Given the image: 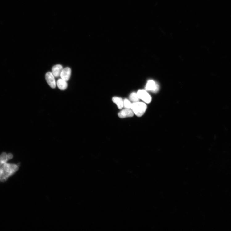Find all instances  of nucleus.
I'll list each match as a JSON object with an SVG mask.
<instances>
[{
  "mask_svg": "<svg viewBox=\"0 0 231 231\" xmlns=\"http://www.w3.org/2000/svg\"><path fill=\"white\" fill-rule=\"evenodd\" d=\"M132 103L128 99H125L123 100L124 107L125 109H130Z\"/></svg>",
  "mask_w": 231,
  "mask_h": 231,
  "instance_id": "obj_13",
  "label": "nucleus"
},
{
  "mask_svg": "<svg viewBox=\"0 0 231 231\" xmlns=\"http://www.w3.org/2000/svg\"><path fill=\"white\" fill-rule=\"evenodd\" d=\"M71 74V69L67 67L63 69L60 75L61 78L64 80L67 81L69 80Z\"/></svg>",
  "mask_w": 231,
  "mask_h": 231,
  "instance_id": "obj_7",
  "label": "nucleus"
},
{
  "mask_svg": "<svg viewBox=\"0 0 231 231\" xmlns=\"http://www.w3.org/2000/svg\"><path fill=\"white\" fill-rule=\"evenodd\" d=\"M46 80L52 89H55L56 86V83L54 76L52 72H49L45 75Z\"/></svg>",
  "mask_w": 231,
  "mask_h": 231,
  "instance_id": "obj_4",
  "label": "nucleus"
},
{
  "mask_svg": "<svg viewBox=\"0 0 231 231\" xmlns=\"http://www.w3.org/2000/svg\"><path fill=\"white\" fill-rule=\"evenodd\" d=\"M18 169V165L7 163L0 166V181L2 182L6 181Z\"/></svg>",
  "mask_w": 231,
  "mask_h": 231,
  "instance_id": "obj_1",
  "label": "nucleus"
},
{
  "mask_svg": "<svg viewBox=\"0 0 231 231\" xmlns=\"http://www.w3.org/2000/svg\"><path fill=\"white\" fill-rule=\"evenodd\" d=\"M63 69V67L61 65H56L52 68V73L55 77H59L60 76L61 72Z\"/></svg>",
  "mask_w": 231,
  "mask_h": 231,
  "instance_id": "obj_8",
  "label": "nucleus"
},
{
  "mask_svg": "<svg viewBox=\"0 0 231 231\" xmlns=\"http://www.w3.org/2000/svg\"><path fill=\"white\" fill-rule=\"evenodd\" d=\"M112 100L117 105L119 109H122L123 107V100L122 98L118 97H114L113 98Z\"/></svg>",
  "mask_w": 231,
  "mask_h": 231,
  "instance_id": "obj_10",
  "label": "nucleus"
},
{
  "mask_svg": "<svg viewBox=\"0 0 231 231\" xmlns=\"http://www.w3.org/2000/svg\"><path fill=\"white\" fill-rule=\"evenodd\" d=\"M139 98L146 103H149L152 101V97L145 90H139L137 93Z\"/></svg>",
  "mask_w": 231,
  "mask_h": 231,
  "instance_id": "obj_3",
  "label": "nucleus"
},
{
  "mask_svg": "<svg viewBox=\"0 0 231 231\" xmlns=\"http://www.w3.org/2000/svg\"><path fill=\"white\" fill-rule=\"evenodd\" d=\"M147 108L145 103L138 101L132 103L131 109L135 115L140 117L144 114Z\"/></svg>",
  "mask_w": 231,
  "mask_h": 231,
  "instance_id": "obj_2",
  "label": "nucleus"
},
{
  "mask_svg": "<svg viewBox=\"0 0 231 231\" xmlns=\"http://www.w3.org/2000/svg\"><path fill=\"white\" fill-rule=\"evenodd\" d=\"M159 89V86L157 84L152 80H149L147 83L146 89V90L153 92H156Z\"/></svg>",
  "mask_w": 231,
  "mask_h": 231,
  "instance_id": "obj_6",
  "label": "nucleus"
},
{
  "mask_svg": "<svg viewBox=\"0 0 231 231\" xmlns=\"http://www.w3.org/2000/svg\"><path fill=\"white\" fill-rule=\"evenodd\" d=\"M129 98L133 103L138 102L140 100L137 93L135 92H133L130 94Z\"/></svg>",
  "mask_w": 231,
  "mask_h": 231,
  "instance_id": "obj_12",
  "label": "nucleus"
},
{
  "mask_svg": "<svg viewBox=\"0 0 231 231\" xmlns=\"http://www.w3.org/2000/svg\"><path fill=\"white\" fill-rule=\"evenodd\" d=\"M7 154L3 153L0 155V166L6 163L9 160Z\"/></svg>",
  "mask_w": 231,
  "mask_h": 231,
  "instance_id": "obj_11",
  "label": "nucleus"
},
{
  "mask_svg": "<svg viewBox=\"0 0 231 231\" xmlns=\"http://www.w3.org/2000/svg\"><path fill=\"white\" fill-rule=\"evenodd\" d=\"M134 113L132 109H125L121 111L118 113V116L121 118L131 117L133 116Z\"/></svg>",
  "mask_w": 231,
  "mask_h": 231,
  "instance_id": "obj_5",
  "label": "nucleus"
},
{
  "mask_svg": "<svg viewBox=\"0 0 231 231\" xmlns=\"http://www.w3.org/2000/svg\"><path fill=\"white\" fill-rule=\"evenodd\" d=\"M57 85L59 89L62 90H64L66 89L68 86L67 81L61 78L58 80Z\"/></svg>",
  "mask_w": 231,
  "mask_h": 231,
  "instance_id": "obj_9",
  "label": "nucleus"
},
{
  "mask_svg": "<svg viewBox=\"0 0 231 231\" xmlns=\"http://www.w3.org/2000/svg\"><path fill=\"white\" fill-rule=\"evenodd\" d=\"M9 160H10L13 158V155L12 154L9 153L7 154Z\"/></svg>",
  "mask_w": 231,
  "mask_h": 231,
  "instance_id": "obj_14",
  "label": "nucleus"
}]
</instances>
